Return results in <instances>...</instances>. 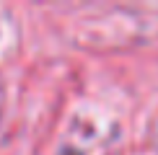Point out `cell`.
I'll list each match as a JSON object with an SVG mask.
<instances>
[{"mask_svg":"<svg viewBox=\"0 0 158 155\" xmlns=\"http://www.w3.org/2000/svg\"><path fill=\"white\" fill-rule=\"evenodd\" d=\"M68 155H75V153H68Z\"/></svg>","mask_w":158,"mask_h":155,"instance_id":"6da1fadb","label":"cell"}]
</instances>
